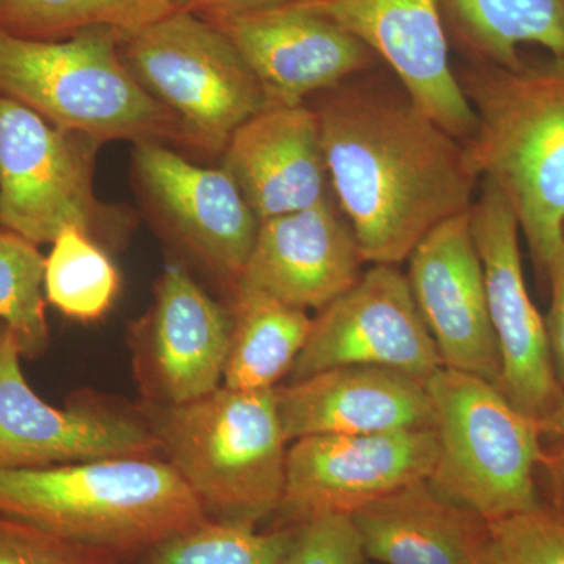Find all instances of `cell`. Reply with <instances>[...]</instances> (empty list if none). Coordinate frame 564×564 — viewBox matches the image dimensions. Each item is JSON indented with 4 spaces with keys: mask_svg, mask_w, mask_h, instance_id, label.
I'll return each mask as SVG.
<instances>
[{
    "mask_svg": "<svg viewBox=\"0 0 564 564\" xmlns=\"http://www.w3.org/2000/svg\"><path fill=\"white\" fill-rule=\"evenodd\" d=\"M356 77L315 109L329 184L364 261L399 265L437 225L470 209L480 176L466 144L399 82Z\"/></svg>",
    "mask_w": 564,
    "mask_h": 564,
    "instance_id": "6da1fadb",
    "label": "cell"
},
{
    "mask_svg": "<svg viewBox=\"0 0 564 564\" xmlns=\"http://www.w3.org/2000/svg\"><path fill=\"white\" fill-rule=\"evenodd\" d=\"M456 76L477 118L470 162L513 210L544 278L564 231V55L513 68L470 62Z\"/></svg>",
    "mask_w": 564,
    "mask_h": 564,
    "instance_id": "7a4b0ae2",
    "label": "cell"
},
{
    "mask_svg": "<svg viewBox=\"0 0 564 564\" xmlns=\"http://www.w3.org/2000/svg\"><path fill=\"white\" fill-rule=\"evenodd\" d=\"M0 513L121 560L210 522L172 464L155 458L0 469Z\"/></svg>",
    "mask_w": 564,
    "mask_h": 564,
    "instance_id": "3957f363",
    "label": "cell"
},
{
    "mask_svg": "<svg viewBox=\"0 0 564 564\" xmlns=\"http://www.w3.org/2000/svg\"><path fill=\"white\" fill-rule=\"evenodd\" d=\"M141 410L166 463L212 522L259 529L274 518L289 451L274 389L220 386L193 402H147Z\"/></svg>",
    "mask_w": 564,
    "mask_h": 564,
    "instance_id": "277c9868",
    "label": "cell"
},
{
    "mask_svg": "<svg viewBox=\"0 0 564 564\" xmlns=\"http://www.w3.org/2000/svg\"><path fill=\"white\" fill-rule=\"evenodd\" d=\"M118 43L106 31L58 41L0 31V96L96 143L182 135L176 118L124 65Z\"/></svg>",
    "mask_w": 564,
    "mask_h": 564,
    "instance_id": "5b68a950",
    "label": "cell"
},
{
    "mask_svg": "<svg viewBox=\"0 0 564 564\" xmlns=\"http://www.w3.org/2000/svg\"><path fill=\"white\" fill-rule=\"evenodd\" d=\"M433 404L436 464L429 484L485 521L541 502L543 454L538 421L518 410L499 386L441 367L426 381Z\"/></svg>",
    "mask_w": 564,
    "mask_h": 564,
    "instance_id": "8992f818",
    "label": "cell"
},
{
    "mask_svg": "<svg viewBox=\"0 0 564 564\" xmlns=\"http://www.w3.org/2000/svg\"><path fill=\"white\" fill-rule=\"evenodd\" d=\"M118 46L141 87L203 150L225 151L234 132L269 107L239 51L198 14L174 10L122 36Z\"/></svg>",
    "mask_w": 564,
    "mask_h": 564,
    "instance_id": "52a82bcc",
    "label": "cell"
},
{
    "mask_svg": "<svg viewBox=\"0 0 564 564\" xmlns=\"http://www.w3.org/2000/svg\"><path fill=\"white\" fill-rule=\"evenodd\" d=\"M96 141L63 131L0 96V225L52 243L65 229L90 236L98 215L91 165Z\"/></svg>",
    "mask_w": 564,
    "mask_h": 564,
    "instance_id": "ba28073f",
    "label": "cell"
},
{
    "mask_svg": "<svg viewBox=\"0 0 564 564\" xmlns=\"http://www.w3.org/2000/svg\"><path fill=\"white\" fill-rule=\"evenodd\" d=\"M436 456L433 429L318 434L293 441L274 527H295L322 516H352L403 486L429 480Z\"/></svg>",
    "mask_w": 564,
    "mask_h": 564,
    "instance_id": "9c48e42d",
    "label": "cell"
},
{
    "mask_svg": "<svg viewBox=\"0 0 564 564\" xmlns=\"http://www.w3.org/2000/svg\"><path fill=\"white\" fill-rule=\"evenodd\" d=\"M470 229L484 265L489 317L500 356V391L540 422L562 402L543 315L527 289L519 223L499 191L481 182L470 206Z\"/></svg>",
    "mask_w": 564,
    "mask_h": 564,
    "instance_id": "30bf717a",
    "label": "cell"
},
{
    "mask_svg": "<svg viewBox=\"0 0 564 564\" xmlns=\"http://www.w3.org/2000/svg\"><path fill=\"white\" fill-rule=\"evenodd\" d=\"M377 366L429 381L440 351L397 265L370 267L355 285L318 311L291 383L334 367Z\"/></svg>",
    "mask_w": 564,
    "mask_h": 564,
    "instance_id": "8fae6325",
    "label": "cell"
},
{
    "mask_svg": "<svg viewBox=\"0 0 564 564\" xmlns=\"http://www.w3.org/2000/svg\"><path fill=\"white\" fill-rule=\"evenodd\" d=\"M199 18L231 41L269 107L302 106L311 95L332 91L380 62L361 41L296 2Z\"/></svg>",
    "mask_w": 564,
    "mask_h": 564,
    "instance_id": "7c38bea8",
    "label": "cell"
},
{
    "mask_svg": "<svg viewBox=\"0 0 564 564\" xmlns=\"http://www.w3.org/2000/svg\"><path fill=\"white\" fill-rule=\"evenodd\" d=\"M366 44L415 104L466 143L477 118L451 63L443 0H296Z\"/></svg>",
    "mask_w": 564,
    "mask_h": 564,
    "instance_id": "4fadbf2b",
    "label": "cell"
},
{
    "mask_svg": "<svg viewBox=\"0 0 564 564\" xmlns=\"http://www.w3.org/2000/svg\"><path fill=\"white\" fill-rule=\"evenodd\" d=\"M17 337L0 329V469H46L95 459L155 458L162 448L144 421L106 410H58L21 369Z\"/></svg>",
    "mask_w": 564,
    "mask_h": 564,
    "instance_id": "5bb4252c",
    "label": "cell"
},
{
    "mask_svg": "<svg viewBox=\"0 0 564 564\" xmlns=\"http://www.w3.org/2000/svg\"><path fill=\"white\" fill-rule=\"evenodd\" d=\"M408 263V284L443 366L499 386V348L470 209L426 234Z\"/></svg>",
    "mask_w": 564,
    "mask_h": 564,
    "instance_id": "9a60e30c",
    "label": "cell"
},
{
    "mask_svg": "<svg viewBox=\"0 0 564 564\" xmlns=\"http://www.w3.org/2000/svg\"><path fill=\"white\" fill-rule=\"evenodd\" d=\"M361 248L336 199L262 220L234 288L251 289L303 311H322L362 276Z\"/></svg>",
    "mask_w": 564,
    "mask_h": 564,
    "instance_id": "2e32d148",
    "label": "cell"
},
{
    "mask_svg": "<svg viewBox=\"0 0 564 564\" xmlns=\"http://www.w3.org/2000/svg\"><path fill=\"white\" fill-rule=\"evenodd\" d=\"M231 332V311L212 300L184 267L166 265L137 351L150 402L181 404L217 391Z\"/></svg>",
    "mask_w": 564,
    "mask_h": 564,
    "instance_id": "e0dca14e",
    "label": "cell"
},
{
    "mask_svg": "<svg viewBox=\"0 0 564 564\" xmlns=\"http://www.w3.org/2000/svg\"><path fill=\"white\" fill-rule=\"evenodd\" d=\"M137 172L148 195L182 242L234 285L258 237V215L223 169H204L161 141H140Z\"/></svg>",
    "mask_w": 564,
    "mask_h": 564,
    "instance_id": "ac0fdd59",
    "label": "cell"
},
{
    "mask_svg": "<svg viewBox=\"0 0 564 564\" xmlns=\"http://www.w3.org/2000/svg\"><path fill=\"white\" fill-rule=\"evenodd\" d=\"M274 393L289 444L318 434L433 429L425 381L386 367H334Z\"/></svg>",
    "mask_w": 564,
    "mask_h": 564,
    "instance_id": "d6986e66",
    "label": "cell"
},
{
    "mask_svg": "<svg viewBox=\"0 0 564 564\" xmlns=\"http://www.w3.org/2000/svg\"><path fill=\"white\" fill-rule=\"evenodd\" d=\"M223 154L221 169L261 221L333 196L321 121L304 104L259 111L234 132Z\"/></svg>",
    "mask_w": 564,
    "mask_h": 564,
    "instance_id": "ffe728a7",
    "label": "cell"
},
{
    "mask_svg": "<svg viewBox=\"0 0 564 564\" xmlns=\"http://www.w3.org/2000/svg\"><path fill=\"white\" fill-rule=\"evenodd\" d=\"M367 560L381 564H478L488 521L414 481L351 516Z\"/></svg>",
    "mask_w": 564,
    "mask_h": 564,
    "instance_id": "44dd1931",
    "label": "cell"
},
{
    "mask_svg": "<svg viewBox=\"0 0 564 564\" xmlns=\"http://www.w3.org/2000/svg\"><path fill=\"white\" fill-rule=\"evenodd\" d=\"M443 13L470 62L513 68L524 44L564 55V0H443Z\"/></svg>",
    "mask_w": 564,
    "mask_h": 564,
    "instance_id": "7402d4cb",
    "label": "cell"
},
{
    "mask_svg": "<svg viewBox=\"0 0 564 564\" xmlns=\"http://www.w3.org/2000/svg\"><path fill=\"white\" fill-rule=\"evenodd\" d=\"M234 289L231 344L223 386L239 391H272L291 373L310 337L313 318L306 311L265 293Z\"/></svg>",
    "mask_w": 564,
    "mask_h": 564,
    "instance_id": "603a6c76",
    "label": "cell"
},
{
    "mask_svg": "<svg viewBox=\"0 0 564 564\" xmlns=\"http://www.w3.org/2000/svg\"><path fill=\"white\" fill-rule=\"evenodd\" d=\"M172 11V0H0V31L43 41L95 31L122 39Z\"/></svg>",
    "mask_w": 564,
    "mask_h": 564,
    "instance_id": "cb8c5ba5",
    "label": "cell"
},
{
    "mask_svg": "<svg viewBox=\"0 0 564 564\" xmlns=\"http://www.w3.org/2000/svg\"><path fill=\"white\" fill-rule=\"evenodd\" d=\"M120 274L102 248L79 229H65L52 242L44 265V296L66 317L96 321L110 310Z\"/></svg>",
    "mask_w": 564,
    "mask_h": 564,
    "instance_id": "d4e9b609",
    "label": "cell"
},
{
    "mask_svg": "<svg viewBox=\"0 0 564 564\" xmlns=\"http://www.w3.org/2000/svg\"><path fill=\"white\" fill-rule=\"evenodd\" d=\"M295 533L296 527L259 532L210 521L155 545L139 564H282Z\"/></svg>",
    "mask_w": 564,
    "mask_h": 564,
    "instance_id": "484cf974",
    "label": "cell"
},
{
    "mask_svg": "<svg viewBox=\"0 0 564 564\" xmlns=\"http://www.w3.org/2000/svg\"><path fill=\"white\" fill-rule=\"evenodd\" d=\"M46 258L35 243L0 229V321L13 333L21 355L36 358L50 343L44 313Z\"/></svg>",
    "mask_w": 564,
    "mask_h": 564,
    "instance_id": "4316f807",
    "label": "cell"
},
{
    "mask_svg": "<svg viewBox=\"0 0 564 564\" xmlns=\"http://www.w3.org/2000/svg\"><path fill=\"white\" fill-rule=\"evenodd\" d=\"M486 556L492 564H564V510L536 507L488 521Z\"/></svg>",
    "mask_w": 564,
    "mask_h": 564,
    "instance_id": "83f0119b",
    "label": "cell"
},
{
    "mask_svg": "<svg viewBox=\"0 0 564 564\" xmlns=\"http://www.w3.org/2000/svg\"><path fill=\"white\" fill-rule=\"evenodd\" d=\"M0 564H122V560L0 513Z\"/></svg>",
    "mask_w": 564,
    "mask_h": 564,
    "instance_id": "f1b7e54d",
    "label": "cell"
},
{
    "mask_svg": "<svg viewBox=\"0 0 564 564\" xmlns=\"http://www.w3.org/2000/svg\"><path fill=\"white\" fill-rule=\"evenodd\" d=\"M295 540L282 564H366L351 516H322L295 525Z\"/></svg>",
    "mask_w": 564,
    "mask_h": 564,
    "instance_id": "f546056e",
    "label": "cell"
},
{
    "mask_svg": "<svg viewBox=\"0 0 564 564\" xmlns=\"http://www.w3.org/2000/svg\"><path fill=\"white\" fill-rule=\"evenodd\" d=\"M544 280L551 288V307L544 317L545 329L556 378L564 388V231L562 245L549 262Z\"/></svg>",
    "mask_w": 564,
    "mask_h": 564,
    "instance_id": "4dcf8cb0",
    "label": "cell"
},
{
    "mask_svg": "<svg viewBox=\"0 0 564 564\" xmlns=\"http://www.w3.org/2000/svg\"><path fill=\"white\" fill-rule=\"evenodd\" d=\"M544 486L547 502L564 510V441L544 444L538 467V480Z\"/></svg>",
    "mask_w": 564,
    "mask_h": 564,
    "instance_id": "1f68e13d",
    "label": "cell"
},
{
    "mask_svg": "<svg viewBox=\"0 0 564 564\" xmlns=\"http://www.w3.org/2000/svg\"><path fill=\"white\" fill-rule=\"evenodd\" d=\"M296 0H172L173 9L193 14H206L212 11L258 9V7L280 6Z\"/></svg>",
    "mask_w": 564,
    "mask_h": 564,
    "instance_id": "d6a6232c",
    "label": "cell"
},
{
    "mask_svg": "<svg viewBox=\"0 0 564 564\" xmlns=\"http://www.w3.org/2000/svg\"><path fill=\"white\" fill-rule=\"evenodd\" d=\"M543 444L563 443L564 441V395L544 419L538 422Z\"/></svg>",
    "mask_w": 564,
    "mask_h": 564,
    "instance_id": "836d02e7",
    "label": "cell"
},
{
    "mask_svg": "<svg viewBox=\"0 0 564 564\" xmlns=\"http://www.w3.org/2000/svg\"><path fill=\"white\" fill-rule=\"evenodd\" d=\"M478 564H492L491 562H489L488 556H486V551H485L484 558H481L480 563H478Z\"/></svg>",
    "mask_w": 564,
    "mask_h": 564,
    "instance_id": "e575fe53",
    "label": "cell"
}]
</instances>
